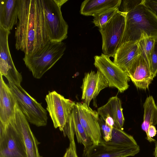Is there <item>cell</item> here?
<instances>
[{
  "mask_svg": "<svg viewBox=\"0 0 157 157\" xmlns=\"http://www.w3.org/2000/svg\"><path fill=\"white\" fill-rule=\"evenodd\" d=\"M48 36L50 41L62 42L67 37L68 25L56 0H41Z\"/></svg>",
  "mask_w": 157,
  "mask_h": 157,
  "instance_id": "obj_6",
  "label": "cell"
},
{
  "mask_svg": "<svg viewBox=\"0 0 157 157\" xmlns=\"http://www.w3.org/2000/svg\"><path fill=\"white\" fill-rule=\"evenodd\" d=\"M139 55L137 42H126L117 49L113 57V62L127 73Z\"/></svg>",
  "mask_w": 157,
  "mask_h": 157,
  "instance_id": "obj_17",
  "label": "cell"
},
{
  "mask_svg": "<svg viewBox=\"0 0 157 157\" xmlns=\"http://www.w3.org/2000/svg\"><path fill=\"white\" fill-rule=\"evenodd\" d=\"M144 0H124L122 1V11L127 12L134 9L139 5L144 3Z\"/></svg>",
  "mask_w": 157,
  "mask_h": 157,
  "instance_id": "obj_28",
  "label": "cell"
},
{
  "mask_svg": "<svg viewBox=\"0 0 157 157\" xmlns=\"http://www.w3.org/2000/svg\"><path fill=\"white\" fill-rule=\"evenodd\" d=\"M150 65L153 78H155L157 73V38L155 41L150 55Z\"/></svg>",
  "mask_w": 157,
  "mask_h": 157,
  "instance_id": "obj_26",
  "label": "cell"
},
{
  "mask_svg": "<svg viewBox=\"0 0 157 157\" xmlns=\"http://www.w3.org/2000/svg\"><path fill=\"white\" fill-rule=\"evenodd\" d=\"M66 48L63 42L49 41L35 51L25 54L23 59L33 77L40 79L62 57Z\"/></svg>",
  "mask_w": 157,
  "mask_h": 157,
  "instance_id": "obj_3",
  "label": "cell"
},
{
  "mask_svg": "<svg viewBox=\"0 0 157 157\" xmlns=\"http://www.w3.org/2000/svg\"><path fill=\"white\" fill-rule=\"evenodd\" d=\"M18 0H0V26L10 31L18 22Z\"/></svg>",
  "mask_w": 157,
  "mask_h": 157,
  "instance_id": "obj_19",
  "label": "cell"
},
{
  "mask_svg": "<svg viewBox=\"0 0 157 157\" xmlns=\"http://www.w3.org/2000/svg\"><path fill=\"white\" fill-rule=\"evenodd\" d=\"M119 10L118 8L110 9L93 16V23L99 29L109 21Z\"/></svg>",
  "mask_w": 157,
  "mask_h": 157,
  "instance_id": "obj_25",
  "label": "cell"
},
{
  "mask_svg": "<svg viewBox=\"0 0 157 157\" xmlns=\"http://www.w3.org/2000/svg\"><path fill=\"white\" fill-rule=\"evenodd\" d=\"M105 122L109 126L113 127L114 122L113 119L110 117H107L104 120Z\"/></svg>",
  "mask_w": 157,
  "mask_h": 157,
  "instance_id": "obj_32",
  "label": "cell"
},
{
  "mask_svg": "<svg viewBox=\"0 0 157 157\" xmlns=\"http://www.w3.org/2000/svg\"><path fill=\"white\" fill-rule=\"evenodd\" d=\"M8 85L14 95L17 105L28 122L39 127L47 123V110L31 97L21 85L8 82Z\"/></svg>",
  "mask_w": 157,
  "mask_h": 157,
  "instance_id": "obj_4",
  "label": "cell"
},
{
  "mask_svg": "<svg viewBox=\"0 0 157 157\" xmlns=\"http://www.w3.org/2000/svg\"><path fill=\"white\" fill-rule=\"evenodd\" d=\"M108 87L107 81L98 70L97 72L91 70L86 73L81 87L83 103L89 107L91 101L95 99L101 90Z\"/></svg>",
  "mask_w": 157,
  "mask_h": 157,
  "instance_id": "obj_13",
  "label": "cell"
},
{
  "mask_svg": "<svg viewBox=\"0 0 157 157\" xmlns=\"http://www.w3.org/2000/svg\"><path fill=\"white\" fill-rule=\"evenodd\" d=\"M10 33V31L0 26V72L8 82L20 85L22 76L15 66L9 47L8 38Z\"/></svg>",
  "mask_w": 157,
  "mask_h": 157,
  "instance_id": "obj_10",
  "label": "cell"
},
{
  "mask_svg": "<svg viewBox=\"0 0 157 157\" xmlns=\"http://www.w3.org/2000/svg\"></svg>",
  "mask_w": 157,
  "mask_h": 157,
  "instance_id": "obj_36",
  "label": "cell"
},
{
  "mask_svg": "<svg viewBox=\"0 0 157 157\" xmlns=\"http://www.w3.org/2000/svg\"><path fill=\"white\" fill-rule=\"evenodd\" d=\"M66 127L67 129L73 130L78 142L84 146L83 152L87 151L93 145V142L86 134L81 124L75 106L71 111Z\"/></svg>",
  "mask_w": 157,
  "mask_h": 157,
  "instance_id": "obj_21",
  "label": "cell"
},
{
  "mask_svg": "<svg viewBox=\"0 0 157 157\" xmlns=\"http://www.w3.org/2000/svg\"><path fill=\"white\" fill-rule=\"evenodd\" d=\"M2 75L0 78V122L7 123L15 114L17 104L16 98L8 84L4 82Z\"/></svg>",
  "mask_w": 157,
  "mask_h": 157,
  "instance_id": "obj_16",
  "label": "cell"
},
{
  "mask_svg": "<svg viewBox=\"0 0 157 157\" xmlns=\"http://www.w3.org/2000/svg\"><path fill=\"white\" fill-rule=\"evenodd\" d=\"M126 13L119 10L111 20L99 29L102 39L103 53L113 57L124 30Z\"/></svg>",
  "mask_w": 157,
  "mask_h": 157,
  "instance_id": "obj_5",
  "label": "cell"
},
{
  "mask_svg": "<svg viewBox=\"0 0 157 157\" xmlns=\"http://www.w3.org/2000/svg\"><path fill=\"white\" fill-rule=\"evenodd\" d=\"M157 133V131L155 126L151 125L149 127L148 130V136H147V140L150 142H154L155 140L152 137L155 136Z\"/></svg>",
  "mask_w": 157,
  "mask_h": 157,
  "instance_id": "obj_30",
  "label": "cell"
},
{
  "mask_svg": "<svg viewBox=\"0 0 157 157\" xmlns=\"http://www.w3.org/2000/svg\"><path fill=\"white\" fill-rule=\"evenodd\" d=\"M103 140L105 144L109 146L126 148L139 147L132 136L125 132L122 129L115 127L113 128L110 141L105 142Z\"/></svg>",
  "mask_w": 157,
  "mask_h": 157,
  "instance_id": "obj_22",
  "label": "cell"
},
{
  "mask_svg": "<svg viewBox=\"0 0 157 157\" xmlns=\"http://www.w3.org/2000/svg\"><path fill=\"white\" fill-rule=\"evenodd\" d=\"M143 107L144 121L141 128L146 132L147 136L149 126L157 124V105L152 96H149L146 98Z\"/></svg>",
  "mask_w": 157,
  "mask_h": 157,
  "instance_id": "obj_23",
  "label": "cell"
},
{
  "mask_svg": "<svg viewBox=\"0 0 157 157\" xmlns=\"http://www.w3.org/2000/svg\"><path fill=\"white\" fill-rule=\"evenodd\" d=\"M68 148L69 151L68 157H78L75 141L70 142Z\"/></svg>",
  "mask_w": 157,
  "mask_h": 157,
  "instance_id": "obj_31",
  "label": "cell"
},
{
  "mask_svg": "<svg viewBox=\"0 0 157 157\" xmlns=\"http://www.w3.org/2000/svg\"><path fill=\"white\" fill-rule=\"evenodd\" d=\"M11 120L23 139L27 157H42L38 149V145L40 143L33 134L28 121L17 104L14 117Z\"/></svg>",
  "mask_w": 157,
  "mask_h": 157,
  "instance_id": "obj_12",
  "label": "cell"
},
{
  "mask_svg": "<svg viewBox=\"0 0 157 157\" xmlns=\"http://www.w3.org/2000/svg\"><path fill=\"white\" fill-rule=\"evenodd\" d=\"M98 115L103 120L110 117L113 120V127L122 129L124 121L121 100L117 96L109 98L106 104L98 108Z\"/></svg>",
  "mask_w": 157,
  "mask_h": 157,
  "instance_id": "obj_18",
  "label": "cell"
},
{
  "mask_svg": "<svg viewBox=\"0 0 157 157\" xmlns=\"http://www.w3.org/2000/svg\"><path fill=\"white\" fill-rule=\"evenodd\" d=\"M140 151V147H121L108 146L102 138L97 145H93L83 152V157H127L133 156Z\"/></svg>",
  "mask_w": 157,
  "mask_h": 157,
  "instance_id": "obj_15",
  "label": "cell"
},
{
  "mask_svg": "<svg viewBox=\"0 0 157 157\" xmlns=\"http://www.w3.org/2000/svg\"><path fill=\"white\" fill-rule=\"evenodd\" d=\"M47 110L52 120L54 128L63 132L76 103L55 91L49 92L46 95Z\"/></svg>",
  "mask_w": 157,
  "mask_h": 157,
  "instance_id": "obj_8",
  "label": "cell"
},
{
  "mask_svg": "<svg viewBox=\"0 0 157 157\" xmlns=\"http://www.w3.org/2000/svg\"><path fill=\"white\" fill-rule=\"evenodd\" d=\"M154 155L155 157H157V142L155 144Z\"/></svg>",
  "mask_w": 157,
  "mask_h": 157,
  "instance_id": "obj_35",
  "label": "cell"
},
{
  "mask_svg": "<svg viewBox=\"0 0 157 157\" xmlns=\"http://www.w3.org/2000/svg\"><path fill=\"white\" fill-rule=\"evenodd\" d=\"M99 121L103 139L105 142L110 141L113 127L108 125L105 121L100 117Z\"/></svg>",
  "mask_w": 157,
  "mask_h": 157,
  "instance_id": "obj_27",
  "label": "cell"
},
{
  "mask_svg": "<svg viewBox=\"0 0 157 157\" xmlns=\"http://www.w3.org/2000/svg\"><path fill=\"white\" fill-rule=\"evenodd\" d=\"M156 38H157L146 36L144 35H142L140 40L137 42L140 55H141L149 64L151 53Z\"/></svg>",
  "mask_w": 157,
  "mask_h": 157,
  "instance_id": "obj_24",
  "label": "cell"
},
{
  "mask_svg": "<svg viewBox=\"0 0 157 157\" xmlns=\"http://www.w3.org/2000/svg\"><path fill=\"white\" fill-rule=\"evenodd\" d=\"M110 57L103 53L94 56V65L106 78L109 87L117 89L123 93L129 87L130 78L127 73L112 61Z\"/></svg>",
  "mask_w": 157,
  "mask_h": 157,
  "instance_id": "obj_9",
  "label": "cell"
},
{
  "mask_svg": "<svg viewBox=\"0 0 157 157\" xmlns=\"http://www.w3.org/2000/svg\"><path fill=\"white\" fill-rule=\"evenodd\" d=\"M18 1L15 47L17 50L28 54L41 48L50 40L41 0Z\"/></svg>",
  "mask_w": 157,
  "mask_h": 157,
  "instance_id": "obj_1",
  "label": "cell"
},
{
  "mask_svg": "<svg viewBox=\"0 0 157 157\" xmlns=\"http://www.w3.org/2000/svg\"><path fill=\"white\" fill-rule=\"evenodd\" d=\"M57 3L60 7L65 2H67L68 0H56Z\"/></svg>",
  "mask_w": 157,
  "mask_h": 157,
  "instance_id": "obj_33",
  "label": "cell"
},
{
  "mask_svg": "<svg viewBox=\"0 0 157 157\" xmlns=\"http://www.w3.org/2000/svg\"><path fill=\"white\" fill-rule=\"evenodd\" d=\"M137 88L146 90L153 79L149 64L139 55L127 73Z\"/></svg>",
  "mask_w": 157,
  "mask_h": 157,
  "instance_id": "obj_14",
  "label": "cell"
},
{
  "mask_svg": "<svg viewBox=\"0 0 157 157\" xmlns=\"http://www.w3.org/2000/svg\"><path fill=\"white\" fill-rule=\"evenodd\" d=\"M0 157H27L23 139L11 119L0 122Z\"/></svg>",
  "mask_w": 157,
  "mask_h": 157,
  "instance_id": "obj_7",
  "label": "cell"
},
{
  "mask_svg": "<svg viewBox=\"0 0 157 157\" xmlns=\"http://www.w3.org/2000/svg\"><path fill=\"white\" fill-rule=\"evenodd\" d=\"M69 149L68 148L65 152V153L63 157H68L69 155Z\"/></svg>",
  "mask_w": 157,
  "mask_h": 157,
  "instance_id": "obj_34",
  "label": "cell"
},
{
  "mask_svg": "<svg viewBox=\"0 0 157 157\" xmlns=\"http://www.w3.org/2000/svg\"><path fill=\"white\" fill-rule=\"evenodd\" d=\"M126 13L124 30L119 47L126 42H137L142 35L157 38V16L144 3Z\"/></svg>",
  "mask_w": 157,
  "mask_h": 157,
  "instance_id": "obj_2",
  "label": "cell"
},
{
  "mask_svg": "<svg viewBox=\"0 0 157 157\" xmlns=\"http://www.w3.org/2000/svg\"><path fill=\"white\" fill-rule=\"evenodd\" d=\"M144 3L157 16V0H144Z\"/></svg>",
  "mask_w": 157,
  "mask_h": 157,
  "instance_id": "obj_29",
  "label": "cell"
},
{
  "mask_svg": "<svg viewBox=\"0 0 157 157\" xmlns=\"http://www.w3.org/2000/svg\"><path fill=\"white\" fill-rule=\"evenodd\" d=\"M75 107L80 122L86 134L93 145L98 144L102 140V136L97 111L93 110L83 103L77 102Z\"/></svg>",
  "mask_w": 157,
  "mask_h": 157,
  "instance_id": "obj_11",
  "label": "cell"
},
{
  "mask_svg": "<svg viewBox=\"0 0 157 157\" xmlns=\"http://www.w3.org/2000/svg\"><path fill=\"white\" fill-rule=\"evenodd\" d=\"M121 0H85L82 2L80 13L85 16H94L106 10L119 8Z\"/></svg>",
  "mask_w": 157,
  "mask_h": 157,
  "instance_id": "obj_20",
  "label": "cell"
}]
</instances>
